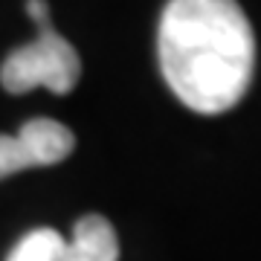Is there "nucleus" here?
<instances>
[{
  "instance_id": "f257e3e1",
  "label": "nucleus",
  "mask_w": 261,
  "mask_h": 261,
  "mask_svg": "<svg viewBox=\"0 0 261 261\" xmlns=\"http://www.w3.org/2000/svg\"><path fill=\"white\" fill-rule=\"evenodd\" d=\"M160 70L180 102L224 113L244 99L255 70V35L235 0H171L157 32Z\"/></svg>"
},
{
  "instance_id": "f03ea898",
  "label": "nucleus",
  "mask_w": 261,
  "mask_h": 261,
  "mask_svg": "<svg viewBox=\"0 0 261 261\" xmlns=\"http://www.w3.org/2000/svg\"><path fill=\"white\" fill-rule=\"evenodd\" d=\"M82 75V61L75 47L61 38L56 29L41 27L38 38L27 47H18L3 67H0V84L9 93H29L35 87H47L53 93H70Z\"/></svg>"
},
{
  "instance_id": "7ed1b4c3",
  "label": "nucleus",
  "mask_w": 261,
  "mask_h": 261,
  "mask_svg": "<svg viewBox=\"0 0 261 261\" xmlns=\"http://www.w3.org/2000/svg\"><path fill=\"white\" fill-rule=\"evenodd\" d=\"M29 157V166H56L67 160L75 148L73 130L56 119H29L15 134Z\"/></svg>"
},
{
  "instance_id": "20e7f679",
  "label": "nucleus",
  "mask_w": 261,
  "mask_h": 261,
  "mask_svg": "<svg viewBox=\"0 0 261 261\" xmlns=\"http://www.w3.org/2000/svg\"><path fill=\"white\" fill-rule=\"evenodd\" d=\"M64 261H119V241L111 221L102 215L79 218L64 247Z\"/></svg>"
},
{
  "instance_id": "39448f33",
  "label": "nucleus",
  "mask_w": 261,
  "mask_h": 261,
  "mask_svg": "<svg viewBox=\"0 0 261 261\" xmlns=\"http://www.w3.org/2000/svg\"><path fill=\"white\" fill-rule=\"evenodd\" d=\"M64 247L67 238H61L49 226H41V229H32L23 235L12 247L6 261H64Z\"/></svg>"
},
{
  "instance_id": "423d86ee",
  "label": "nucleus",
  "mask_w": 261,
  "mask_h": 261,
  "mask_svg": "<svg viewBox=\"0 0 261 261\" xmlns=\"http://www.w3.org/2000/svg\"><path fill=\"white\" fill-rule=\"evenodd\" d=\"M23 168H32V166H29V157L23 145H20V140L0 134V180L9 177V174H18Z\"/></svg>"
},
{
  "instance_id": "0eeeda50",
  "label": "nucleus",
  "mask_w": 261,
  "mask_h": 261,
  "mask_svg": "<svg viewBox=\"0 0 261 261\" xmlns=\"http://www.w3.org/2000/svg\"><path fill=\"white\" fill-rule=\"evenodd\" d=\"M27 15L38 27H49V6L47 0H27Z\"/></svg>"
}]
</instances>
